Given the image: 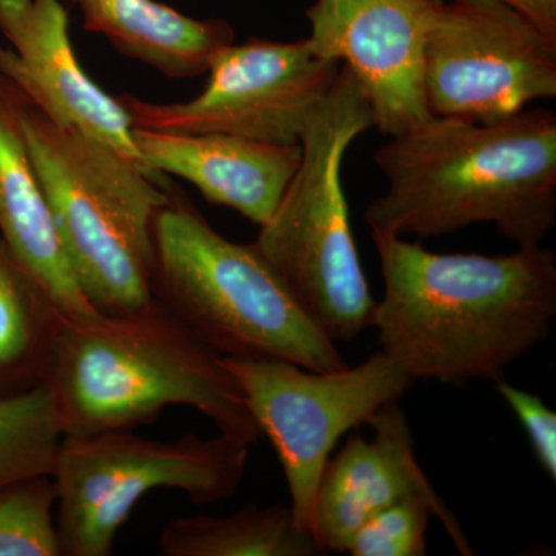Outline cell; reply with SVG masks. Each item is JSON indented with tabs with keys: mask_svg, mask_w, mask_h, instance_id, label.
Here are the masks:
<instances>
[{
	"mask_svg": "<svg viewBox=\"0 0 556 556\" xmlns=\"http://www.w3.org/2000/svg\"><path fill=\"white\" fill-rule=\"evenodd\" d=\"M338 61L320 56L309 39H248L218 51L199 97L149 102L119 94L134 129L225 134L270 144H300L306 124L338 78Z\"/></svg>",
	"mask_w": 556,
	"mask_h": 556,
	"instance_id": "9",
	"label": "cell"
},
{
	"mask_svg": "<svg viewBox=\"0 0 556 556\" xmlns=\"http://www.w3.org/2000/svg\"><path fill=\"white\" fill-rule=\"evenodd\" d=\"M422 84L437 118H508L555 97L556 39L495 0H442L424 51Z\"/></svg>",
	"mask_w": 556,
	"mask_h": 556,
	"instance_id": "10",
	"label": "cell"
},
{
	"mask_svg": "<svg viewBox=\"0 0 556 556\" xmlns=\"http://www.w3.org/2000/svg\"><path fill=\"white\" fill-rule=\"evenodd\" d=\"M383 277L371 328L413 380L497 382L551 336L556 255L541 244L507 255L438 254L371 230Z\"/></svg>",
	"mask_w": 556,
	"mask_h": 556,
	"instance_id": "1",
	"label": "cell"
},
{
	"mask_svg": "<svg viewBox=\"0 0 556 556\" xmlns=\"http://www.w3.org/2000/svg\"><path fill=\"white\" fill-rule=\"evenodd\" d=\"M51 475L0 486V556H62Z\"/></svg>",
	"mask_w": 556,
	"mask_h": 556,
	"instance_id": "20",
	"label": "cell"
},
{
	"mask_svg": "<svg viewBox=\"0 0 556 556\" xmlns=\"http://www.w3.org/2000/svg\"><path fill=\"white\" fill-rule=\"evenodd\" d=\"M0 76L47 118L104 142L159 179L134 138L118 98L84 72L70 39L61 0H0Z\"/></svg>",
	"mask_w": 556,
	"mask_h": 556,
	"instance_id": "12",
	"label": "cell"
},
{
	"mask_svg": "<svg viewBox=\"0 0 556 556\" xmlns=\"http://www.w3.org/2000/svg\"><path fill=\"white\" fill-rule=\"evenodd\" d=\"M159 551L164 556H316L320 547L295 521L291 508H240L226 517L195 515L167 522Z\"/></svg>",
	"mask_w": 556,
	"mask_h": 556,
	"instance_id": "18",
	"label": "cell"
},
{
	"mask_svg": "<svg viewBox=\"0 0 556 556\" xmlns=\"http://www.w3.org/2000/svg\"><path fill=\"white\" fill-rule=\"evenodd\" d=\"M46 387L64 437L135 430L167 407H190L219 433L258 441L243 391L222 356L159 302L129 316L65 320Z\"/></svg>",
	"mask_w": 556,
	"mask_h": 556,
	"instance_id": "3",
	"label": "cell"
},
{
	"mask_svg": "<svg viewBox=\"0 0 556 556\" xmlns=\"http://www.w3.org/2000/svg\"><path fill=\"white\" fill-rule=\"evenodd\" d=\"M371 127L367 94L342 65L300 138L294 177L252 241L336 343L353 342L371 328L378 303L358 258L342 185L346 150Z\"/></svg>",
	"mask_w": 556,
	"mask_h": 556,
	"instance_id": "6",
	"label": "cell"
},
{
	"mask_svg": "<svg viewBox=\"0 0 556 556\" xmlns=\"http://www.w3.org/2000/svg\"><path fill=\"white\" fill-rule=\"evenodd\" d=\"M249 447L243 439L188 433L174 441L134 430L62 438L53 477L62 556H109L139 501L178 490L197 506L239 492Z\"/></svg>",
	"mask_w": 556,
	"mask_h": 556,
	"instance_id": "7",
	"label": "cell"
},
{
	"mask_svg": "<svg viewBox=\"0 0 556 556\" xmlns=\"http://www.w3.org/2000/svg\"><path fill=\"white\" fill-rule=\"evenodd\" d=\"M153 291L218 356L348 367L254 244L223 237L174 182L153 219Z\"/></svg>",
	"mask_w": 556,
	"mask_h": 556,
	"instance_id": "4",
	"label": "cell"
},
{
	"mask_svg": "<svg viewBox=\"0 0 556 556\" xmlns=\"http://www.w3.org/2000/svg\"><path fill=\"white\" fill-rule=\"evenodd\" d=\"M368 426L369 441L358 433L348 438L321 471L311 518V535L321 554H346L354 532L372 515L399 501L420 500L433 510L456 551L473 555L459 521L417 463L404 409L390 402Z\"/></svg>",
	"mask_w": 556,
	"mask_h": 556,
	"instance_id": "13",
	"label": "cell"
},
{
	"mask_svg": "<svg viewBox=\"0 0 556 556\" xmlns=\"http://www.w3.org/2000/svg\"><path fill=\"white\" fill-rule=\"evenodd\" d=\"M442 0H316L309 42L358 80L380 134L433 118L424 97V51Z\"/></svg>",
	"mask_w": 556,
	"mask_h": 556,
	"instance_id": "11",
	"label": "cell"
},
{
	"mask_svg": "<svg viewBox=\"0 0 556 556\" xmlns=\"http://www.w3.org/2000/svg\"><path fill=\"white\" fill-rule=\"evenodd\" d=\"M142 159L156 174L186 179L212 204L262 226L280 203L300 163V144L280 146L225 134L134 129Z\"/></svg>",
	"mask_w": 556,
	"mask_h": 556,
	"instance_id": "14",
	"label": "cell"
},
{
	"mask_svg": "<svg viewBox=\"0 0 556 556\" xmlns=\"http://www.w3.org/2000/svg\"><path fill=\"white\" fill-rule=\"evenodd\" d=\"M527 17L540 30L556 39V0H495Z\"/></svg>",
	"mask_w": 556,
	"mask_h": 556,
	"instance_id": "23",
	"label": "cell"
},
{
	"mask_svg": "<svg viewBox=\"0 0 556 556\" xmlns=\"http://www.w3.org/2000/svg\"><path fill=\"white\" fill-rule=\"evenodd\" d=\"M243 391L249 413L276 450L287 479L289 508L311 532L318 481L340 438L399 402L415 380L386 356L357 367L314 371L277 358L222 357Z\"/></svg>",
	"mask_w": 556,
	"mask_h": 556,
	"instance_id": "8",
	"label": "cell"
},
{
	"mask_svg": "<svg viewBox=\"0 0 556 556\" xmlns=\"http://www.w3.org/2000/svg\"><path fill=\"white\" fill-rule=\"evenodd\" d=\"M70 2L83 13L84 30L170 79L206 75L215 54L233 42L228 22L193 20L156 0Z\"/></svg>",
	"mask_w": 556,
	"mask_h": 556,
	"instance_id": "16",
	"label": "cell"
},
{
	"mask_svg": "<svg viewBox=\"0 0 556 556\" xmlns=\"http://www.w3.org/2000/svg\"><path fill=\"white\" fill-rule=\"evenodd\" d=\"M27 102L0 76V237L70 321L101 316L83 294L33 169L22 113Z\"/></svg>",
	"mask_w": 556,
	"mask_h": 556,
	"instance_id": "15",
	"label": "cell"
},
{
	"mask_svg": "<svg viewBox=\"0 0 556 556\" xmlns=\"http://www.w3.org/2000/svg\"><path fill=\"white\" fill-rule=\"evenodd\" d=\"M64 438L49 388L0 394V486L53 475Z\"/></svg>",
	"mask_w": 556,
	"mask_h": 556,
	"instance_id": "19",
	"label": "cell"
},
{
	"mask_svg": "<svg viewBox=\"0 0 556 556\" xmlns=\"http://www.w3.org/2000/svg\"><path fill=\"white\" fill-rule=\"evenodd\" d=\"M433 517L428 504L404 500L368 518L351 538V556H426L428 522Z\"/></svg>",
	"mask_w": 556,
	"mask_h": 556,
	"instance_id": "21",
	"label": "cell"
},
{
	"mask_svg": "<svg viewBox=\"0 0 556 556\" xmlns=\"http://www.w3.org/2000/svg\"><path fill=\"white\" fill-rule=\"evenodd\" d=\"M376 150L387 190L365 223L394 236H445L490 223L533 247L556 222V116L522 110L493 123L437 118Z\"/></svg>",
	"mask_w": 556,
	"mask_h": 556,
	"instance_id": "2",
	"label": "cell"
},
{
	"mask_svg": "<svg viewBox=\"0 0 556 556\" xmlns=\"http://www.w3.org/2000/svg\"><path fill=\"white\" fill-rule=\"evenodd\" d=\"M22 129L83 294L105 316L152 308L153 219L167 199L170 179L152 177L118 150L28 104Z\"/></svg>",
	"mask_w": 556,
	"mask_h": 556,
	"instance_id": "5",
	"label": "cell"
},
{
	"mask_svg": "<svg viewBox=\"0 0 556 556\" xmlns=\"http://www.w3.org/2000/svg\"><path fill=\"white\" fill-rule=\"evenodd\" d=\"M497 394L517 415L529 438L538 464L552 481L556 479V413L536 394L510 386L506 379L495 382Z\"/></svg>",
	"mask_w": 556,
	"mask_h": 556,
	"instance_id": "22",
	"label": "cell"
},
{
	"mask_svg": "<svg viewBox=\"0 0 556 556\" xmlns=\"http://www.w3.org/2000/svg\"><path fill=\"white\" fill-rule=\"evenodd\" d=\"M65 320L0 237V394L42 386Z\"/></svg>",
	"mask_w": 556,
	"mask_h": 556,
	"instance_id": "17",
	"label": "cell"
}]
</instances>
